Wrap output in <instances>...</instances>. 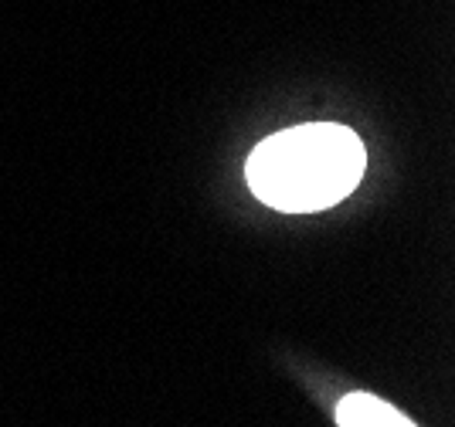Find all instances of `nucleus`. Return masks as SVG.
Wrapping results in <instances>:
<instances>
[{
	"instance_id": "obj_1",
	"label": "nucleus",
	"mask_w": 455,
	"mask_h": 427,
	"mask_svg": "<svg viewBox=\"0 0 455 427\" xmlns=\"http://www.w3.org/2000/svg\"><path fill=\"white\" fill-rule=\"evenodd\" d=\"M367 149L337 123L292 126L262 139L245 163V180L262 204L283 214H313L340 204L361 184Z\"/></svg>"
},
{
	"instance_id": "obj_2",
	"label": "nucleus",
	"mask_w": 455,
	"mask_h": 427,
	"mask_svg": "<svg viewBox=\"0 0 455 427\" xmlns=\"http://www.w3.org/2000/svg\"><path fill=\"white\" fill-rule=\"evenodd\" d=\"M340 427H415L401 410L384 404L374 393H347L337 404Z\"/></svg>"
}]
</instances>
